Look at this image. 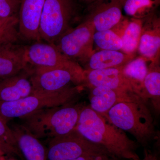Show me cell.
Wrapping results in <instances>:
<instances>
[{"instance_id":"6da1fadb","label":"cell","mask_w":160,"mask_h":160,"mask_svg":"<svg viewBox=\"0 0 160 160\" xmlns=\"http://www.w3.org/2000/svg\"><path fill=\"white\" fill-rule=\"evenodd\" d=\"M75 129L86 139L102 146L115 157L122 160L141 159L137 152L136 141L89 106L82 107Z\"/></svg>"},{"instance_id":"7a4b0ae2","label":"cell","mask_w":160,"mask_h":160,"mask_svg":"<svg viewBox=\"0 0 160 160\" xmlns=\"http://www.w3.org/2000/svg\"><path fill=\"white\" fill-rule=\"evenodd\" d=\"M148 102L142 99L120 102L103 116L115 126L131 134L138 144L148 146L158 138Z\"/></svg>"},{"instance_id":"3957f363","label":"cell","mask_w":160,"mask_h":160,"mask_svg":"<svg viewBox=\"0 0 160 160\" xmlns=\"http://www.w3.org/2000/svg\"><path fill=\"white\" fill-rule=\"evenodd\" d=\"M82 107L71 103L42 109L21 118L22 126L39 139L62 136L75 129Z\"/></svg>"},{"instance_id":"277c9868","label":"cell","mask_w":160,"mask_h":160,"mask_svg":"<svg viewBox=\"0 0 160 160\" xmlns=\"http://www.w3.org/2000/svg\"><path fill=\"white\" fill-rule=\"evenodd\" d=\"M84 89L83 86H71L56 91L33 90L31 94L17 101L0 102V114L8 122L42 109L71 104Z\"/></svg>"},{"instance_id":"5b68a950","label":"cell","mask_w":160,"mask_h":160,"mask_svg":"<svg viewBox=\"0 0 160 160\" xmlns=\"http://www.w3.org/2000/svg\"><path fill=\"white\" fill-rule=\"evenodd\" d=\"M74 14L73 0H45L40 20L41 40L55 45L71 29Z\"/></svg>"},{"instance_id":"8992f818","label":"cell","mask_w":160,"mask_h":160,"mask_svg":"<svg viewBox=\"0 0 160 160\" xmlns=\"http://www.w3.org/2000/svg\"><path fill=\"white\" fill-rule=\"evenodd\" d=\"M46 152L47 160H71L86 154L109 153L102 146L86 139L76 129L51 138Z\"/></svg>"},{"instance_id":"52a82bcc","label":"cell","mask_w":160,"mask_h":160,"mask_svg":"<svg viewBox=\"0 0 160 160\" xmlns=\"http://www.w3.org/2000/svg\"><path fill=\"white\" fill-rule=\"evenodd\" d=\"M95 32L92 24L85 19L76 27L63 35L56 43V46L70 59L85 64L94 52Z\"/></svg>"},{"instance_id":"ba28073f","label":"cell","mask_w":160,"mask_h":160,"mask_svg":"<svg viewBox=\"0 0 160 160\" xmlns=\"http://www.w3.org/2000/svg\"><path fill=\"white\" fill-rule=\"evenodd\" d=\"M26 58L32 68H62L78 72H85L78 63L67 57L53 44L37 42L26 46Z\"/></svg>"},{"instance_id":"9c48e42d","label":"cell","mask_w":160,"mask_h":160,"mask_svg":"<svg viewBox=\"0 0 160 160\" xmlns=\"http://www.w3.org/2000/svg\"><path fill=\"white\" fill-rule=\"evenodd\" d=\"M30 68V80L34 90L56 91L69 86H83L84 83L85 72L62 68Z\"/></svg>"},{"instance_id":"30bf717a","label":"cell","mask_w":160,"mask_h":160,"mask_svg":"<svg viewBox=\"0 0 160 160\" xmlns=\"http://www.w3.org/2000/svg\"><path fill=\"white\" fill-rule=\"evenodd\" d=\"M123 66L118 68L85 70L83 86L88 88L98 86L107 87L116 92L127 102L142 99L135 92L131 84L123 75L122 71Z\"/></svg>"},{"instance_id":"8fae6325","label":"cell","mask_w":160,"mask_h":160,"mask_svg":"<svg viewBox=\"0 0 160 160\" xmlns=\"http://www.w3.org/2000/svg\"><path fill=\"white\" fill-rule=\"evenodd\" d=\"M85 20L92 24L95 31L111 29L122 21L123 3L115 0H97Z\"/></svg>"},{"instance_id":"7c38bea8","label":"cell","mask_w":160,"mask_h":160,"mask_svg":"<svg viewBox=\"0 0 160 160\" xmlns=\"http://www.w3.org/2000/svg\"><path fill=\"white\" fill-rule=\"evenodd\" d=\"M45 0H21L18 14L20 36L29 41L41 42L40 20Z\"/></svg>"},{"instance_id":"4fadbf2b","label":"cell","mask_w":160,"mask_h":160,"mask_svg":"<svg viewBox=\"0 0 160 160\" xmlns=\"http://www.w3.org/2000/svg\"><path fill=\"white\" fill-rule=\"evenodd\" d=\"M29 67L26 46L16 43L0 44V78L17 74Z\"/></svg>"},{"instance_id":"5bb4252c","label":"cell","mask_w":160,"mask_h":160,"mask_svg":"<svg viewBox=\"0 0 160 160\" xmlns=\"http://www.w3.org/2000/svg\"><path fill=\"white\" fill-rule=\"evenodd\" d=\"M142 21L138 50L141 57L152 61L160 58V18L154 13Z\"/></svg>"},{"instance_id":"9a60e30c","label":"cell","mask_w":160,"mask_h":160,"mask_svg":"<svg viewBox=\"0 0 160 160\" xmlns=\"http://www.w3.org/2000/svg\"><path fill=\"white\" fill-rule=\"evenodd\" d=\"M29 67L20 73L0 78V102H13L27 97L33 91Z\"/></svg>"},{"instance_id":"2e32d148","label":"cell","mask_w":160,"mask_h":160,"mask_svg":"<svg viewBox=\"0 0 160 160\" xmlns=\"http://www.w3.org/2000/svg\"><path fill=\"white\" fill-rule=\"evenodd\" d=\"M11 129L20 152L26 160H47L46 149L38 138L22 125H13Z\"/></svg>"},{"instance_id":"e0dca14e","label":"cell","mask_w":160,"mask_h":160,"mask_svg":"<svg viewBox=\"0 0 160 160\" xmlns=\"http://www.w3.org/2000/svg\"><path fill=\"white\" fill-rule=\"evenodd\" d=\"M135 55L126 54L119 51L101 50L93 52L85 63L86 70L118 68L125 66Z\"/></svg>"},{"instance_id":"ac0fdd59","label":"cell","mask_w":160,"mask_h":160,"mask_svg":"<svg viewBox=\"0 0 160 160\" xmlns=\"http://www.w3.org/2000/svg\"><path fill=\"white\" fill-rule=\"evenodd\" d=\"M89 105L91 109L104 116L117 103L127 102L114 90L102 86L89 87Z\"/></svg>"},{"instance_id":"d6986e66","label":"cell","mask_w":160,"mask_h":160,"mask_svg":"<svg viewBox=\"0 0 160 160\" xmlns=\"http://www.w3.org/2000/svg\"><path fill=\"white\" fill-rule=\"evenodd\" d=\"M147 61L142 57L134 58L122 69L123 75L131 84L135 92L144 100L143 82L149 70Z\"/></svg>"},{"instance_id":"ffe728a7","label":"cell","mask_w":160,"mask_h":160,"mask_svg":"<svg viewBox=\"0 0 160 160\" xmlns=\"http://www.w3.org/2000/svg\"><path fill=\"white\" fill-rule=\"evenodd\" d=\"M159 58L151 61L148 73L143 82L144 98L148 102L151 100L157 111L160 110V68Z\"/></svg>"},{"instance_id":"44dd1931","label":"cell","mask_w":160,"mask_h":160,"mask_svg":"<svg viewBox=\"0 0 160 160\" xmlns=\"http://www.w3.org/2000/svg\"><path fill=\"white\" fill-rule=\"evenodd\" d=\"M160 0H125L122 11L131 18L143 20L154 14Z\"/></svg>"},{"instance_id":"7402d4cb","label":"cell","mask_w":160,"mask_h":160,"mask_svg":"<svg viewBox=\"0 0 160 160\" xmlns=\"http://www.w3.org/2000/svg\"><path fill=\"white\" fill-rule=\"evenodd\" d=\"M142 20L131 18L127 23L121 38L122 43V52L130 55H135L138 50L141 31Z\"/></svg>"},{"instance_id":"603a6c76","label":"cell","mask_w":160,"mask_h":160,"mask_svg":"<svg viewBox=\"0 0 160 160\" xmlns=\"http://www.w3.org/2000/svg\"><path fill=\"white\" fill-rule=\"evenodd\" d=\"M0 152L2 155L17 156L22 158V155L18 147L16 140L8 122L0 114Z\"/></svg>"},{"instance_id":"cb8c5ba5","label":"cell","mask_w":160,"mask_h":160,"mask_svg":"<svg viewBox=\"0 0 160 160\" xmlns=\"http://www.w3.org/2000/svg\"><path fill=\"white\" fill-rule=\"evenodd\" d=\"M93 39L94 44L101 50L119 51L122 47L121 36L112 29L95 32Z\"/></svg>"},{"instance_id":"d4e9b609","label":"cell","mask_w":160,"mask_h":160,"mask_svg":"<svg viewBox=\"0 0 160 160\" xmlns=\"http://www.w3.org/2000/svg\"><path fill=\"white\" fill-rule=\"evenodd\" d=\"M18 25L17 17L0 18V44L16 43L20 37Z\"/></svg>"},{"instance_id":"484cf974","label":"cell","mask_w":160,"mask_h":160,"mask_svg":"<svg viewBox=\"0 0 160 160\" xmlns=\"http://www.w3.org/2000/svg\"><path fill=\"white\" fill-rule=\"evenodd\" d=\"M21 0H0V18H18Z\"/></svg>"},{"instance_id":"4316f807","label":"cell","mask_w":160,"mask_h":160,"mask_svg":"<svg viewBox=\"0 0 160 160\" xmlns=\"http://www.w3.org/2000/svg\"><path fill=\"white\" fill-rule=\"evenodd\" d=\"M71 160H122L108 153H93L82 156Z\"/></svg>"},{"instance_id":"83f0119b","label":"cell","mask_w":160,"mask_h":160,"mask_svg":"<svg viewBox=\"0 0 160 160\" xmlns=\"http://www.w3.org/2000/svg\"><path fill=\"white\" fill-rule=\"evenodd\" d=\"M140 160H158L157 156L151 152L145 150L144 157Z\"/></svg>"},{"instance_id":"f1b7e54d","label":"cell","mask_w":160,"mask_h":160,"mask_svg":"<svg viewBox=\"0 0 160 160\" xmlns=\"http://www.w3.org/2000/svg\"><path fill=\"white\" fill-rule=\"evenodd\" d=\"M80 1L82 2H83L87 3V4H92L97 0H80Z\"/></svg>"},{"instance_id":"f546056e","label":"cell","mask_w":160,"mask_h":160,"mask_svg":"<svg viewBox=\"0 0 160 160\" xmlns=\"http://www.w3.org/2000/svg\"><path fill=\"white\" fill-rule=\"evenodd\" d=\"M115 1H120V2H122L124 3V1H125V0H115Z\"/></svg>"},{"instance_id":"4dcf8cb0","label":"cell","mask_w":160,"mask_h":160,"mask_svg":"<svg viewBox=\"0 0 160 160\" xmlns=\"http://www.w3.org/2000/svg\"><path fill=\"white\" fill-rule=\"evenodd\" d=\"M2 155L1 154H0V160H2Z\"/></svg>"},{"instance_id":"1f68e13d","label":"cell","mask_w":160,"mask_h":160,"mask_svg":"<svg viewBox=\"0 0 160 160\" xmlns=\"http://www.w3.org/2000/svg\"><path fill=\"white\" fill-rule=\"evenodd\" d=\"M2 160H5V159L4 158H2Z\"/></svg>"}]
</instances>
